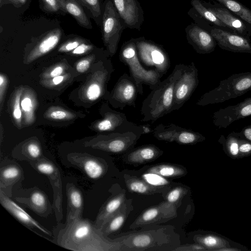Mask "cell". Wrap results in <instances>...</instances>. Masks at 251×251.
<instances>
[{
  "instance_id": "obj_35",
  "label": "cell",
  "mask_w": 251,
  "mask_h": 251,
  "mask_svg": "<svg viewBox=\"0 0 251 251\" xmlns=\"http://www.w3.org/2000/svg\"><path fill=\"white\" fill-rule=\"evenodd\" d=\"M129 188L133 192L142 194L147 192L148 190V186L140 180L131 182L129 184Z\"/></svg>"
},
{
  "instance_id": "obj_13",
  "label": "cell",
  "mask_w": 251,
  "mask_h": 251,
  "mask_svg": "<svg viewBox=\"0 0 251 251\" xmlns=\"http://www.w3.org/2000/svg\"><path fill=\"white\" fill-rule=\"evenodd\" d=\"M126 27L140 31L144 21V11L138 0H113Z\"/></svg>"
},
{
  "instance_id": "obj_20",
  "label": "cell",
  "mask_w": 251,
  "mask_h": 251,
  "mask_svg": "<svg viewBox=\"0 0 251 251\" xmlns=\"http://www.w3.org/2000/svg\"><path fill=\"white\" fill-rule=\"evenodd\" d=\"M6 207L8 208L18 219L23 223L32 225L41 230L42 231L48 233V232L38 223L32 219L27 213L24 210L13 201L8 199L4 202Z\"/></svg>"
},
{
  "instance_id": "obj_32",
  "label": "cell",
  "mask_w": 251,
  "mask_h": 251,
  "mask_svg": "<svg viewBox=\"0 0 251 251\" xmlns=\"http://www.w3.org/2000/svg\"><path fill=\"white\" fill-rule=\"evenodd\" d=\"M151 242V237L146 234H140L136 236L132 241L133 244L136 247H146L148 246Z\"/></svg>"
},
{
  "instance_id": "obj_11",
  "label": "cell",
  "mask_w": 251,
  "mask_h": 251,
  "mask_svg": "<svg viewBox=\"0 0 251 251\" xmlns=\"http://www.w3.org/2000/svg\"><path fill=\"white\" fill-rule=\"evenodd\" d=\"M251 116V97L233 105L221 108L212 116L215 126L226 128L234 122Z\"/></svg>"
},
{
  "instance_id": "obj_2",
  "label": "cell",
  "mask_w": 251,
  "mask_h": 251,
  "mask_svg": "<svg viewBox=\"0 0 251 251\" xmlns=\"http://www.w3.org/2000/svg\"><path fill=\"white\" fill-rule=\"evenodd\" d=\"M251 91V72L234 74L221 80L218 86L203 94L196 102L199 106L223 102Z\"/></svg>"
},
{
  "instance_id": "obj_44",
  "label": "cell",
  "mask_w": 251,
  "mask_h": 251,
  "mask_svg": "<svg viewBox=\"0 0 251 251\" xmlns=\"http://www.w3.org/2000/svg\"><path fill=\"white\" fill-rule=\"evenodd\" d=\"M238 134L240 138L251 141V124L244 127Z\"/></svg>"
},
{
  "instance_id": "obj_38",
  "label": "cell",
  "mask_w": 251,
  "mask_h": 251,
  "mask_svg": "<svg viewBox=\"0 0 251 251\" xmlns=\"http://www.w3.org/2000/svg\"><path fill=\"white\" fill-rule=\"evenodd\" d=\"M125 221L124 216L122 215H119L116 217L111 222L109 229L111 231H116L119 229L122 226Z\"/></svg>"
},
{
  "instance_id": "obj_53",
  "label": "cell",
  "mask_w": 251,
  "mask_h": 251,
  "mask_svg": "<svg viewBox=\"0 0 251 251\" xmlns=\"http://www.w3.org/2000/svg\"><path fill=\"white\" fill-rule=\"evenodd\" d=\"M142 130H143V133L144 134H148L151 132V126L149 124L147 125H141Z\"/></svg>"
},
{
  "instance_id": "obj_17",
  "label": "cell",
  "mask_w": 251,
  "mask_h": 251,
  "mask_svg": "<svg viewBox=\"0 0 251 251\" xmlns=\"http://www.w3.org/2000/svg\"><path fill=\"white\" fill-rule=\"evenodd\" d=\"M239 140L238 132L233 131L226 137L221 135L218 142L222 146L223 150L228 156L233 159H239Z\"/></svg>"
},
{
  "instance_id": "obj_23",
  "label": "cell",
  "mask_w": 251,
  "mask_h": 251,
  "mask_svg": "<svg viewBox=\"0 0 251 251\" xmlns=\"http://www.w3.org/2000/svg\"><path fill=\"white\" fill-rule=\"evenodd\" d=\"M150 172L159 175L164 177H173L182 174L183 171L179 168L170 165H159L154 166Z\"/></svg>"
},
{
  "instance_id": "obj_29",
  "label": "cell",
  "mask_w": 251,
  "mask_h": 251,
  "mask_svg": "<svg viewBox=\"0 0 251 251\" xmlns=\"http://www.w3.org/2000/svg\"><path fill=\"white\" fill-rule=\"evenodd\" d=\"M22 90H19L17 92L14 100L12 114L15 122L19 126L21 125L22 119V111L20 107V98Z\"/></svg>"
},
{
  "instance_id": "obj_42",
  "label": "cell",
  "mask_w": 251,
  "mask_h": 251,
  "mask_svg": "<svg viewBox=\"0 0 251 251\" xmlns=\"http://www.w3.org/2000/svg\"><path fill=\"white\" fill-rule=\"evenodd\" d=\"M158 211L155 208H152L147 210L142 215V220L145 222H148L154 219L158 215Z\"/></svg>"
},
{
  "instance_id": "obj_22",
  "label": "cell",
  "mask_w": 251,
  "mask_h": 251,
  "mask_svg": "<svg viewBox=\"0 0 251 251\" xmlns=\"http://www.w3.org/2000/svg\"><path fill=\"white\" fill-rule=\"evenodd\" d=\"M158 152V150L156 147L149 145L131 152L128 155V158L134 162L147 161L153 158Z\"/></svg>"
},
{
  "instance_id": "obj_6",
  "label": "cell",
  "mask_w": 251,
  "mask_h": 251,
  "mask_svg": "<svg viewBox=\"0 0 251 251\" xmlns=\"http://www.w3.org/2000/svg\"><path fill=\"white\" fill-rule=\"evenodd\" d=\"M196 23L211 34L221 49L251 54V39L216 27L202 18L197 19Z\"/></svg>"
},
{
  "instance_id": "obj_40",
  "label": "cell",
  "mask_w": 251,
  "mask_h": 251,
  "mask_svg": "<svg viewBox=\"0 0 251 251\" xmlns=\"http://www.w3.org/2000/svg\"><path fill=\"white\" fill-rule=\"evenodd\" d=\"M19 175V170L15 167H9L2 173V176L7 179H13L17 177Z\"/></svg>"
},
{
  "instance_id": "obj_26",
  "label": "cell",
  "mask_w": 251,
  "mask_h": 251,
  "mask_svg": "<svg viewBox=\"0 0 251 251\" xmlns=\"http://www.w3.org/2000/svg\"><path fill=\"white\" fill-rule=\"evenodd\" d=\"M105 81L95 82L90 84L86 90V97L90 100L94 101L103 95Z\"/></svg>"
},
{
  "instance_id": "obj_25",
  "label": "cell",
  "mask_w": 251,
  "mask_h": 251,
  "mask_svg": "<svg viewBox=\"0 0 251 251\" xmlns=\"http://www.w3.org/2000/svg\"><path fill=\"white\" fill-rule=\"evenodd\" d=\"M21 105L24 111L26 123H30L33 120V109L34 101L29 94H26L21 102Z\"/></svg>"
},
{
  "instance_id": "obj_27",
  "label": "cell",
  "mask_w": 251,
  "mask_h": 251,
  "mask_svg": "<svg viewBox=\"0 0 251 251\" xmlns=\"http://www.w3.org/2000/svg\"><path fill=\"white\" fill-rule=\"evenodd\" d=\"M48 118L55 120H64L71 119L75 115L60 107H55L50 109L47 113Z\"/></svg>"
},
{
  "instance_id": "obj_52",
  "label": "cell",
  "mask_w": 251,
  "mask_h": 251,
  "mask_svg": "<svg viewBox=\"0 0 251 251\" xmlns=\"http://www.w3.org/2000/svg\"><path fill=\"white\" fill-rule=\"evenodd\" d=\"M15 6L20 7L24 4L27 0H8Z\"/></svg>"
},
{
  "instance_id": "obj_30",
  "label": "cell",
  "mask_w": 251,
  "mask_h": 251,
  "mask_svg": "<svg viewBox=\"0 0 251 251\" xmlns=\"http://www.w3.org/2000/svg\"><path fill=\"white\" fill-rule=\"evenodd\" d=\"M239 150L240 158L251 155V141L240 138Z\"/></svg>"
},
{
  "instance_id": "obj_31",
  "label": "cell",
  "mask_w": 251,
  "mask_h": 251,
  "mask_svg": "<svg viewBox=\"0 0 251 251\" xmlns=\"http://www.w3.org/2000/svg\"><path fill=\"white\" fill-rule=\"evenodd\" d=\"M82 39L79 38L68 41L60 47L58 51L63 52L73 51L82 43Z\"/></svg>"
},
{
  "instance_id": "obj_12",
  "label": "cell",
  "mask_w": 251,
  "mask_h": 251,
  "mask_svg": "<svg viewBox=\"0 0 251 251\" xmlns=\"http://www.w3.org/2000/svg\"><path fill=\"white\" fill-rule=\"evenodd\" d=\"M188 43L199 54H208L214 51L217 42L211 34L195 23L185 29Z\"/></svg>"
},
{
  "instance_id": "obj_51",
  "label": "cell",
  "mask_w": 251,
  "mask_h": 251,
  "mask_svg": "<svg viewBox=\"0 0 251 251\" xmlns=\"http://www.w3.org/2000/svg\"><path fill=\"white\" fill-rule=\"evenodd\" d=\"M64 76L59 75L53 77V79H52V82L54 85H57L60 84L64 80Z\"/></svg>"
},
{
  "instance_id": "obj_8",
  "label": "cell",
  "mask_w": 251,
  "mask_h": 251,
  "mask_svg": "<svg viewBox=\"0 0 251 251\" xmlns=\"http://www.w3.org/2000/svg\"><path fill=\"white\" fill-rule=\"evenodd\" d=\"M138 90L133 77L127 73L123 74L118 80L109 95L113 106L121 110L126 106L136 107Z\"/></svg>"
},
{
  "instance_id": "obj_28",
  "label": "cell",
  "mask_w": 251,
  "mask_h": 251,
  "mask_svg": "<svg viewBox=\"0 0 251 251\" xmlns=\"http://www.w3.org/2000/svg\"><path fill=\"white\" fill-rule=\"evenodd\" d=\"M143 179L149 184L159 186L166 185L168 181L162 176L153 173H149L143 175Z\"/></svg>"
},
{
  "instance_id": "obj_50",
  "label": "cell",
  "mask_w": 251,
  "mask_h": 251,
  "mask_svg": "<svg viewBox=\"0 0 251 251\" xmlns=\"http://www.w3.org/2000/svg\"><path fill=\"white\" fill-rule=\"evenodd\" d=\"M216 251H244V250L242 248L230 246V247H226L218 249Z\"/></svg>"
},
{
  "instance_id": "obj_5",
  "label": "cell",
  "mask_w": 251,
  "mask_h": 251,
  "mask_svg": "<svg viewBox=\"0 0 251 251\" xmlns=\"http://www.w3.org/2000/svg\"><path fill=\"white\" fill-rule=\"evenodd\" d=\"M138 57L142 64L158 72L162 76L171 66L167 52L163 47L153 41L142 36L136 38Z\"/></svg>"
},
{
  "instance_id": "obj_49",
  "label": "cell",
  "mask_w": 251,
  "mask_h": 251,
  "mask_svg": "<svg viewBox=\"0 0 251 251\" xmlns=\"http://www.w3.org/2000/svg\"><path fill=\"white\" fill-rule=\"evenodd\" d=\"M64 68L61 66H58L54 68L49 74L50 77H54L57 76L61 75L63 73Z\"/></svg>"
},
{
  "instance_id": "obj_46",
  "label": "cell",
  "mask_w": 251,
  "mask_h": 251,
  "mask_svg": "<svg viewBox=\"0 0 251 251\" xmlns=\"http://www.w3.org/2000/svg\"><path fill=\"white\" fill-rule=\"evenodd\" d=\"M37 169L41 173L49 175L52 173L54 171V168L53 166L49 164L42 163L40 164L37 166Z\"/></svg>"
},
{
  "instance_id": "obj_19",
  "label": "cell",
  "mask_w": 251,
  "mask_h": 251,
  "mask_svg": "<svg viewBox=\"0 0 251 251\" xmlns=\"http://www.w3.org/2000/svg\"><path fill=\"white\" fill-rule=\"evenodd\" d=\"M251 25V9L236 0H215Z\"/></svg>"
},
{
  "instance_id": "obj_1",
  "label": "cell",
  "mask_w": 251,
  "mask_h": 251,
  "mask_svg": "<svg viewBox=\"0 0 251 251\" xmlns=\"http://www.w3.org/2000/svg\"><path fill=\"white\" fill-rule=\"evenodd\" d=\"M185 65H176L171 74L151 90L142 102L141 121L153 122L172 112L175 87Z\"/></svg>"
},
{
  "instance_id": "obj_9",
  "label": "cell",
  "mask_w": 251,
  "mask_h": 251,
  "mask_svg": "<svg viewBox=\"0 0 251 251\" xmlns=\"http://www.w3.org/2000/svg\"><path fill=\"white\" fill-rule=\"evenodd\" d=\"M153 135L158 140L176 142L182 144H194L202 142L205 137L198 132L174 124H160L153 129Z\"/></svg>"
},
{
  "instance_id": "obj_43",
  "label": "cell",
  "mask_w": 251,
  "mask_h": 251,
  "mask_svg": "<svg viewBox=\"0 0 251 251\" xmlns=\"http://www.w3.org/2000/svg\"><path fill=\"white\" fill-rule=\"evenodd\" d=\"M90 66V61L89 59H85L79 61L76 66L77 71L80 73L85 72Z\"/></svg>"
},
{
  "instance_id": "obj_14",
  "label": "cell",
  "mask_w": 251,
  "mask_h": 251,
  "mask_svg": "<svg viewBox=\"0 0 251 251\" xmlns=\"http://www.w3.org/2000/svg\"><path fill=\"white\" fill-rule=\"evenodd\" d=\"M104 118L98 122L96 128L100 131H118L142 128L141 125L128 120L125 114L110 109L106 110Z\"/></svg>"
},
{
  "instance_id": "obj_10",
  "label": "cell",
  "mask_w": 251,
  "mask_h": 251,
  "mask_svg": "<svg viewBox=\"0 0 251 251\" xmlns=\"http://www.w3.org/2000/svg\"><path fill=\"white\" fill-rule=\"evenodd\" d=\"M203 4L235 33L251 39V25L219 2L201 1Z\"/></svg>"
},
{
  "instance_id": "obj_39",
  "label": "cell",
  "mask_w": 251,
  "mask_h": 251,
  "mask_svg": "<svg viewBox=\"0 0 251 251\" xmlns=\"http://www.w3.org/2000/svg\"><path fill=\"white\" fill-rule=\"evenodd\" d=\"M70 201L73 205L76 208L81 207L82 202V197L77 191H73L70 195Z\"/></svg>"
},
{
  "instance_id": "obj_37",
  "label": "cell",
  "mask_w": 251,
  "mask_h": 251,
  "mask_svg": "<svg viewBox=\"0 0 251 251\" xmlns=\"http://www.w3.org/2000/svg\"><path fill=\"white\" fill-rule=\"evenodd\" d=\"M32 203L37 207H42L45 204L44 196L40 192H34L31 197Z\"/></svg>"
},
{
  "instance_id": "obj_47",
  "label": "cell",
  "mask_w": 251,
  "mask_h": 251,
  "mask_svg": "<svg viewBox=\"0 0 251 251\" xmlns=\"http://www.w3.org/2000/svg\"><path fill=\"white\" fill-rule=\"evenodd\" d=\"M180 194L181 190L179 188L174 189L168 195L167 200L170 202H174L178 199Z\"/></svg>"
},
{
  "instance_id": "obj_21",
  "label": "cell",
  "mask_w": 251,
  "mask_h": 251,
  "mask_svg": "<svg viewBox=\"0 0 251 251\" xmlns=\"http://www.w3.org/2000/svg\"><path fill=\"white\" fill-rule=\"evenodd\" d=\"M81 5L91 14L98 26H101L103 11L101 0H78Z\"/></svg>"
},
{
  "instance_id": "obj_3",
  "label": "cell",
  "mask_w": 251,
  "mask_h": 251,
  "mask_svg": "<svg viewBox=\"0 0 251 251\" xmlns=\"http://www.w3.org/2000/svg\"><path fill=\"white\" fill-rule=\"evenodd\" d=\"M119 59L127 66L130 75L134 79L140 95L143 94V84L149 86L151 90L155 88L161 81L163 76L153 69L145 68L137 54L136 38H132L122 45Z\"/></svg>"
},
{
  "instance_id": "obj_48",
  "label": "cell",
  "mask_w": 251,
  "mask_h": 251,
  "mask_svg": "<svg viewBox=\"0 0 251 251\" xmlns=\"http://www.w3.org/2000/svg\"><path fill=\"white\" fill-rule=\"evenodd\" d=\"M7 84V80L5 77L1 74L0 75V102L2 100V97L4 94V90Z\"/></svg>"
},
{
  "instance_id": "obj_15",
  "label": "cell",
  "mask_w": 251,
  "mask_h": 251,
  "mask_svg": "<svg viewBox=\"0 0 251 251\" xmlns=\"http://www.w3.org/2000/svg\"><path fill=\"white\" fill-rule=\"evenodd\" d=\"M62 32L57 28L46 33L30 51L27 57V62H30L47 53L58 44Z\"/></svg>"
},
{
  "instance_id": "obj_45",
  "label": "cell",
  "mask_w": 251,
  "mask_h": 251,
  "mask_svg": "<svg viewBox=\"0 0 251 251\" xmlns=\"http://www.w3.org/2000/svg\"><path fill=\"white\" fill-rule=\"evenodd\" d=\"M27 151L30 155L34 158L38 157L41 152L39 147L35 143H31L28 145Z\"/></svg>"
},
{
  "instance_id": "obj_33",
  "label": "cell",
  "mask_w": 251,
  "mask_h": 251,
  "mask_svg": "<svg viewBox=\"0 0 251 251\" xmlns=\"http://www.w3.org/2000/svg\"><path fill=\"white\" fill-rule=\"evenodd\" d=\"M123 201V197L116 198L108 202L105 207L107 215H110L115 212L120 206Z\"/></svg>"
},
{
  "instance_id": "obj_36",
  "label": "cell",
  "mask_w": 251,
  "mask_h": 251,
  "mask_svg": "<svg viewBox=\"0 0 251 251\" xmlns=\"http://www.w3.org/2000/svg\"><path fill=\"white\" fill-rule=\"evenodd\" d=\"M90 231V228L88 225H83L75 229L74 236L76 239L82 240L88 236Z\"/></svg>"
},
{
  "instance_id": "obj_18",
  "label": "cell",
  "mask_w": 251,
  "mask_h": 251,
  "mask_svg": "<svg viewBox=\"0 0 251 251\" xmlns=\"http://www.w3.org/2000/svg\"><path fill=\"white\" fill-rule=\"evenodd\" d=\"M192 7L202 18L208 21L211 25L225 30L233 32L211 11L208 10L201 0H191ZM234 33V32H233Z\"/></svg>"
},
{
  "instance_id": "obj_34",
  "label": "cell",
  "mask_w": 251,
  "mask_h": 251,
  "mask_svg": "<svg viewBox=\"0 0 251 251\" xmlns=\"http://www.w3.org/2000/svg\"><path fill=\"white\" fill-rule=\"evenodd\" d=\"M44 7L48 11L51 12H64L57 0H42Z\"/></svg>"
},
{
  "instance_id": "obj_24",
  "label": "cell",
  "mask_w": 251,
  "mask_h": 251,
  "mask_svg": "<svg viewBox=\"0 0 251 251\" xmlns=\"http://www.w3.org/2000/svg\"><path fill=\"white\" fill-rule=\"evenodd\" d=\"M84 170L87 176L92 179L99 178L103 173L102 166L93 160H88L84 163Z\"/></svg>"
},
{
  "instance_id": "obj_41",
  "label": "cell",
  "mask_w": 251,
  "mask_h": 251,
  "mask_svg": "<svg viewBox=\"0 0 251 251\" xmlns=\"http://www.w3.org/2000/svg\"><path fill=\"white\" fill-rule=\"evenodd\" d=\"M93 48V47L91 45L82 43L72 51V53L75 55L83 54L91 50Z\"/></svg>"
},
{
  "instance_id": "obj_7",
  "label": "cell",
  "mask_w": 251,
  "mask_h": 251,
  "mask_svg": "<svg viewBox=\"0 0 251 251\" xmlns=\"http://www.w3.org/2000/svg\"><path fill=\"white\" fill-rule=\"evenodd\" d=\"M199 82L198 71L195 63L185 65L175 87L172 111L179 109L190 99Z\"/></svg>"
},
{
  "instance_id": "obj_4",
  "label": "cell",
  "mask_w": 251,
  "mask_h": 251,
  "mask_svg": "<svg viewBox=\"0 0 251 251\" xmlns=\"http://www.w3.org/2000/svg\"><path fill=\"white\" fill-rule=\"evenodd\" d=\"M102 40L109 54L117 51L122 33L126 25L118 13L113 0H105L101 24Z\"/></svg>"
},
{
  "instance_id": "obj_16",
  "label": "cell",
  "mask_w": 251,
  "mask_h": 251,
  "mask_svg": "<svg viewBox=\"0 0 251 251\" xmlns=\"http://www.w3.org/2000/svg\"><path fill=\"white\" fill-rule=\"evenodd\" d=\"M63 11L71 15L81 26L92 29V25L78 0H57Z\"/></svg>"
}]
</instances>
